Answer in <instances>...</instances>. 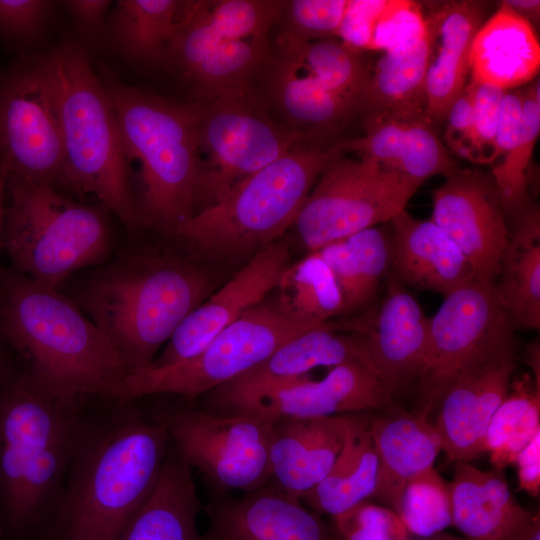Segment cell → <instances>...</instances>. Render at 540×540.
<instances>
[{"label":"cell","instance_id":"cell-1","mask_svg":"<svg viewBox=\"0 0 540 540\" xmlns=\"http://www.w3.org/2000/svg\"><path fill=\"white\" fill-rule=\"evenodd\" d=\"M0 292V325L43 394L115 398L132 373L106 334L57 289L12 275Z\"/></svg>","mask_w":540,"mask_h":540},{"label":"cell","instance_id":"cell-2","mask_svg":"<svg viewBox=\"0 0 540 540\" xmlns=\"http://www.w3.org/2000/svg\"><path fill=\"white\" fill-rule=\"evenodd\" d=\"M168 439L163 422L132 414L86 424L53 514L51 540H114L153 491Z\"/></svg>","mask_w":540,"mask_h":540},{"label":"cell","instance_id":"cell-3","mask_svg":"<svg viewBox=\"0 0 540 540\" xmlns=\"http://www.w3.org/2000/svg\"><path fill=\"white\" fill-rule=\"evenodd\" d=\"M59 120L60 184L96 197L128 227L140 221L114 109L87 48L66 39L42 54Z\"/></svg>","mask_w":540,"mask_h":540},{"label":"cell","instance_id":"cell-4","mask_svg":"<svg viewBox=\"0 0 540 540\" xmlns=\"http://www.w3.org/2000/svg\"><path fill=\"white\" fill-rule=\"evenodd\" d=\"M77 400L47 396L23 374L0 396V508L24 531L54 514L86 427Z\"/></svg>","mask_w":540,"mask_h":540},{"label":"cell","instance_id":"cell-5","mask_svg":"<svg viewBox=\"0 0 540 540\" xmlns=\"http://www.w3.org/2000/svg\"><path fill=\"white\" fill-rule=\"evenodd\" d=\"M128 168L138 165L141 222L172 231L194 215L198 109L106 76Z\"/></svg>","mask_w":540,"mask_h":540},{"label":"cell","instance_id":"cell-6","mask_svg":"<svg viewBox=\"0 0 540 540\" xmlns=\"http://www.w3.org/2000/svg\"><path fill=\"white\" fill-rule=\"evenodd\" d=\"M209 291L208 278L190 264L129 257L92 278L81 305L134 373L150 366L161 346Z\"/></svg>","mask_w":540,"mask_h":540},{"label":"cell","instance_id":"cell-7","mask_svg":"<svg viewBox=\"0 0 540 540\" xmlns=\"http://www.w3.org/2000/svg\"><path fill=\"white\" fill-rule=\"evenodd\" d=\"M342 140L295 145L170 232L210 253L267 247L292 226L328 164L345 153Z\"/></svg>","mask_w":540,"mask_h":540},{"label":"cell","instance_id":"cell-8","mask_svg":"<svg viewBox=\"0 0 540 540\" xmlns=\"http://www.w3.org/2000/svg\"><path fill=\"white\" fill-rule=\"evenodd\" d=\"M5 246L21 275L55 288L99 264L111 245L105 208L78 203L55 186L7 179Z\"/></svg>","mask_w":540,"mask_h":540},{"label":"cell","instance_id":"cell-9","mask_svg":"<svg viewBox=\"0 0 540 540\" xmlns=\"http://www.w3.org/2000/svg\"><path fill=\"white\" fill-rule=\"evenodd\" d=\"M195 103L198 109L195 205L201 200L206 203L203 208L221 200L239 182L295 145L315 142L270 116L254 93Z\"/></svg>","mask_w":540,"mask_h":540},{"label":"cell","instance_id":"cell-10","mask_svg":"<svg viewBox=\"0 0 540 540\" xmlns=\"http://www.w3.org/2000/svg\"><path fill=\"white\" fill-rule=\"evenodd\" d=\"M421 185L372 160L351 159L342 153L324 169L292 226L312 253L389 222L406 209Z\"/></svg>","mask_w":540,"mask_h":540},{"label":"cell","instance_id":"cell-11","mask_svg":"<svg viewBox=\"0 0 540 540\" xmlns=\"http://www.w3.org/2000/svg\"><path fill=\"white\" fill-rule=\"evenodd\" d=\"M307 329L289 320L268 296L221 331L194 357L162 368L130 374L115 399L152 394L196 397L257 366L279 347Z\"/></svg>","mask_w":540,"mask_h":540},{"label":"cell","instance_id":"cell-12","mask_svg":"<svg viewBox=\"0 0 540 540\" xmlns=\"http://www.w3.org/2000/svg\"><path fill=\"white\" fill-rule=\"evenodd\" d=\"M512 349L514 329L493 286L475 278L444 297L430 317L418 412L428 416L452 382Z\"/></svg>","mask_w":540,"mask_h":540},{"label":"cell","instance_id":"cell-13","mask_svg":"<svg viewBox=\"0 0 540 540\" xmlns=\"http://www.w3.org/2000/svg\"><path fill=\"white\" fill-rule=\"evenodd\" d=\"M0 168L6 179L60 185L62 138L42 54L0 73Z\"/></svg>","mask_w":540,"mask_h":540},{"label":"cell","instance_id":"cell-14","mask_svg":"<svg viewBox=\"0 0 540 540\" xmlns=\"http://www.w3.org/2000/svg\"><path fill=\"white\" fill-rule=\"evenodd\" d=\"M163 424L179 457L219 488L249 493L269 482L273 421L252 414L183 409Z\"/></svg>","mask_w":540,"mask_h":540},{"label":"cell","instance_id":"cell-15","mask_svg":"<svg viewBox=\"0 0 540 540\" xmlns=\"http://www.w3.org/2000/svg\"><path fill=\"white\" fill-rule=\"evenodd\" d=\"M253 93L275 120L315 142L344 139L351 124L361 123L359 108L330 92L283 41L271 44Z\"/></svg>","mask_w":540,"mask_h":540},{"label":"cell","instance_id":"cell-16","mask_svg":"<svg viewBox=\"0 0 540 540\" xmlns=\"http://www.w3.org/2000/svg\"><path fill=\"white\" fill-rule=\"evenodd\" d=\"M386 293L353 319L328 322L337 332L355 336L377 375L398 394L424 368L430 317L393 273L386 274Z\"/></svg>","mask_w":540,"mask_h":540},{"label":"cell","instance_id":"cell-17","mask_svg":"<svg viewBox=\"0 0 540 540\" xmlns=\"http://www.w3.org/2000/svg\"><path fill=\"white\" fill-rule=\"evenodd\" d=\"M432 201L431 220L461 250L476 278L494 287L509 230L491 175L459 168L433 191Z\"/></svg>","mask_w":540,"mask_h":540},{"label":"cell","instance_id":"cell-18","mask_svg":"<svg viewBox=\"0 0 540 540\" xmlns=\"http://www.w3.org/2000/svg\"><path fill=\"white\" fill-rule=\"evenodd\" d=\"M289 264L284 242L276 241L259 250L222 288L184 318L147 368H167L197 355L221 331L262 302Z\"/></svg>","mask_w":540,"mask_h":540},{"label":"cell","instance_id":"cell-19","mask_svg":"<svg viewBox=\"0 0 540 540\" xmlns=\"http://www.w3.org/2000/svg\"><path fill=\"white\" fill-rule=\"evenodd\" d=\"M396 393L360 361L332 367L321 380L304 378L241 403L226 414H252L271 421L283 418H316L391 405Z\"/></svg>","mask_w":540,"mask_h":540},{"label":"cell","instance_id":"cell-20","mask_svg":"<svg viewBox=\"0 0 540 540\" xmlns=\"http://www.w3.org/2000/svg\"><path fill=\"white\" fill-rule=\"evenodd\" d=\"M515 349L469 371L441 394L433 425L450 461L469 462L485 452L489 422L508 394Z\"/></svg>","mask_w":540,"mask_h":540},{"label":"cell","instance_id":"cell-21","mask_svg":"<svg viewBox=\"0 0 540 540\" xmlns=\"http://www.w3.org/2000/svg\"><path fill=\"white\" fill-rule=\"evenodd\" d=\"M348 361L373 369L356 337L334 331L327 322L293 337L257 366L217 387L215 403L226 414L243 402L309 377L314 368Z\"/></svg>","mask_w":540,"mask_h":540},{"label":"cell","instance_id":"cell-22","mask_svg":"<svg viewBox=\"0 0 540 540\" xmlns=\"http://www.w3.org/2000/svg\"><path fill=\"white\" fill-rule=\"evenodd\" d=\"M348 415L273 421L269 453L274 489L297 500L330 472L344 444Z\"/></svg>","mask_w":540,"mask_h":540},{"label":"cell","instance_id":"cell-23","mask_svg":"<svg viewBox=\"0 0 540 540\" xmlns=\"http://www.w3.org/2000/svg\"><path fill=\"white\" fill-rule=\"evenodd\" d=\"M388 223L390 271L406 288L444 297L476 278L461 250L431 219L420 220L406 209Z\"/></svg>","mask_w":540,"mask_h":540},{"label":"cell","instance_id":"cell-24","mask_svg":"<svg viewBox=\"0 0 540 540\" xmlns=\"http://www.w3.org/2000/svg\"><path fill=\"white\" fill-rule=\"evenodd\" d=\"M483 15L484 3L471 0L445 2L425 15L431 42L425 116L433 126L445 122L466 87L471 45Z\"/></svg>","mask_w":540,"mask_h":540},{"label":"cell","instance_id":"cell-25","mask_svg":"<svg viewBox=\"0 0 540 540\" xmlns=\"http://www.w3.org/2000/svg\"><path fill=\"white\" fill-rule=\"evenodd\" d=\"M362 128L361 136L342 140L345 152H355L420 184L460 168L426 116L377 118L364 122Z\"/></svg>","mask_w":540,"mask_h":540},{"label":"cell","instance_id":"cell-26","mask_svg":"<svg viewBox=\"0 0 540 540\" xmlns=\"http://www.w3.org/2000/svg\"><path fill=\"white\" fill-rule=\"evenodd\" d=\"M218 540H338L314 511L274 488H260L210 510Z\"/></svg>","mask_w":540,"mask_h":540},{"label":"cell","instance_id":"cell-27","mask_svg":"<svg viewBox=\"0 0 540 540\" xmlns=\"http://www.w3.org/2000/svg\"><path fill=\"white\" fill-rule=\"evenodd\" d=\"M370 431L378 460L372 498L394 511L406 483L433 467L442 450L440 438L420 412L371 418Z\"/></svg>","mask_w":540,"mask_h":540},{"label":"cell","instance_id":"cell-28","mask_svg":"<svg viewBox=\"0 0 540 540\" xmlns=\"http://www.w3.org/2000/svg\"><path fill=\"white\" fill-rule=\"evenodd\" d=\"M471 81L504 91L531 82L539 72L540 46L532 24L504 1L477 30L470 50Z\"/></svg>","mask_w":540,"mask_h":540},{"label":"cell","instance_id":"cell-29","mask_svg":"<svg viewBox=\"0 0 540 540\" xmlns=\"http://www.w3.org/2000/svg\"><path fill=\"white\" fill-rule=\"evenodd\" d=\"M449 486L452 526L464 540H507L530 512L515 499L501 470L457 462Z\"/></svg>","mask_w":540,"mask_h":540},{"label":"cell","instance_id":"cell-30","mask_svg":"<svg viewBox=\"0 0 540 540\" xmlns=\"http://www.w3.org/2000/svg\"><path fill=\"white\" fill-rule=\"evenodd\" d=\"M199 510L190 467L179 456L165 458L153 491L114 540H208Z\"/></svg>","mask_w":540,"mask_h":540},{"label":"cell","instance_id":"cell-31","mask_svg":"<svg viewBox=\"0 0 540 540\" xmlns=\"http://www.w3.org/2000/svg\"><path fill=\"white\" fill-rule=\"evenodd\" d=\"M494 292L514 330L540 328V212L532 204L514 223Z\"/></svg>","mask_w":540,"mask_h":540},{"label":"cell","instance_id":"cell-32","mask_svg":"<svg viewBox=\"0 0 540 540\" xmlns=\"http://www.w3.org/2000/svg\"><path fill=\"white\" fill-rule=\"evenodd\" d=\"M430 48L428 29L420 40L382 54L370 70L361 124L377 118L425 116Z\"/></svg>","mask_w":540,"mask_h":540},{"label":"cell","instance_id":"cell-33","mask_svg":"<svg viewBox=\"0 0 540 540\" xmlns=\"http://www.w3.org/2000/svg\"><path fill=\"white\" fill-rule=\"evenodd\" d=\"M371 418L348 415L343 447L327 476L302 498L317 514L332 518L373 497L378 460Z\"/></svg>","mask_w":540,"mask_h":540},{"label":"cell","instance_id":"cell-34","mask_svg":"<svg viewBox=\"0 0 540 540\" xmlns=\"http://www.w3.org/2000/svg\"><path fill=\"white\" fill-rule=\"evenodd\" d=\"M182 6L181 0H119L108 14L104 36L129 63L165 68Z\"/></svg>","mask_w":540,"mask_h":540},{"label":"cell","instance_id":"cell-35","mask_svg":"<svg viewBox=\"0 0 540 540\" xmlns=\"http://www.w3.org/2000/svg\"><path fill=\"white\" fill-rule=\"evenodd\" d=\"M315 253L334 275L343 299V313L362 312L374 303L380 281L390 270L389 228L382 224L364 229Z\"/></svg>","mask_w":540,"mask_h":540},{"label":"cell","instance_id":"cell-36","mask_svg":"<svg viewBox=\"0 0 540 540\" xmlns=\"http://www.w3.org/2000/svg\"><path fill=\"white\" fill-rule=\"evenodd\" d=\"M270 37L219 39L181 79L195 97L209 102L253 93L254 82L269 56Z\"/></svg>","mask_w":540,"mask_h":540},{"label":"cell","instance_id":"cell-37","mask_svg":"<svg viewBox=\"0 0 540 540\" xmlns=\"http://www.w3.org/2000/svg\"><path fill=\"white\" fill-rule=\"evenodd\" d=\"M273 300L292 322L314 329L343 314L341 291L328 265L315 252L281 273Z\"/></svg>","mask_w":540,"mask_h":540},{"label":"cell","instance_id":"cell-38","mask_svg":"<svg viewBox=\"0 0 540 540\" xmlns=\"http://www.w3.org/2000/svg\"><path fill=\"white\" fill-rule=\"evenodd\" d=\"M540 433V386L529 374L512 379L508 394L493 414L485 452L496 470L514 464L518 453Z\"/></svg>","mask_w":540,"mask_h":540},{"label":"cell","instance_id":"cell-39","mask_svg":"<svg viewBox=\"0 0 540 540\" xmlns=\"http://www.w3.org/2000/svg\"><path fill=\"white\" fill-rule=\"evenodd\" d=\"M522 124L519 135L503 160L492 166L495 183L505 215L514 223L533 204L528 193V172L540 132L539 80L522 90Z\"/></svg>","mask_w":540,"mask_h":540},{"label":"cell","instance_id":"cell-40","mask_svg":"<svg viewBox=\"0 0 540 540\" xmlns=\"http://www.w3.org/2000/svg\"><path fill=\"white\" fill-rule=\"evenodd\" d=\"M279 41L290 44L307 69L330 92L355 104L362 118L363 97L371 69L359 58L356 49L335 39Z\"/></svg>","mask_w":540,"mask_h":540},{"label":"cell","instance_id":"cell-41","mask_svg":"<svg viewBox=\"0 0 540 540\" xmlns=\"http://www.w3.org/2000/svg\"><path fill=\"white\" fill-rule=\"evenodd\" d=\"M412 536L434 537L452 526L449 483L432 467L404 486L394 510Z\"/></svg>","mask_w":540,"mask_h":540},{"label":"cell","instance_id":"cell-42","mask_svg":"<svg viewBox=\"0 0 540 540\" xmlns=\"http://www.w3.org/2000/svg\"><path fill=\"white\" fill-rule=\"evenodd\" d=\"M284 1H203L207 20L223 39L270 37Z\"/></svg>","mask_w":540,"mask_h":540},{"label":"cell","instance_id":"cell-43","mask_svg":"<svg viewBox=\"0 0 540 540\" xmlns=\"http://www.w3.org/2000/svg\"><path fill=\"white\" fill-rule=\"evenodd\" d=\"M346 0L284 1L275 25L278 40L310 42L338 37L348 8Z\"/></svg>","mask_w":540,"mask_h":540},{"label":"cell","instance_id":"cell-44","mask_svg":"<svg viewBox=\"0 0 540 540\" xmlns=\"http://www.w3.org/2000/svg\"><path fill=\"white\" fill-rule=\"evenodd\" d=\"M338 540H411V535L391 508L361 502L333 517Z\"/></svg>","mask_w":540,"mask_h":540},{"label":"cell","instance_id":"cell-45","mask_svg":"<svg viewBox=\"0 0 540 540\" xmlns=\"http://www.w3.org/2000/svg\"><path fill=\"white\" fill-rule=\"evenodd\" d=\"M420 5L407 0H388L372 39L371 50L392 51L412 44L427 33Z\"/></svg>","mask_w":540,"mask_h":540},{"label":"cell","instance_id":"cell-46","mask_svg":"<svg viewBox=\"0 0 540 540\" xmlns=\"http://www.w3.org/2000/svg\"><path fill=\"white\" fill-rule=\"evenodd\" d=\"M55 1L0 0V37L23 43L39 35L49 20Z\"/></svg>","mask_w":540,"mask_h":540},{"label":"cell","instance_id":"cell-47","mask_svg":"<svg viewBox=\"0 0 540 540\" xmlns=\"http://www.w3.org/2000/svg\"><path fill=\"white\" fill-rule=\"evenodd\" d=\"M474 107L475 143L478 164L498 159L496 132L504 90L489 84L470 81Z\"/></svg>","mask_w":540,"mask_h":540},{"label":"cell","instance_id":"cell-48","mask_svg":"<svg viewBox=\"0 0 540 540\" xmlns=\"http://www.w3.org/2000/svg\"><path fill=\"white\" fill-rule=\"evenodd\" d=\"M444 139L449 152L478 164L475 143L474 107L470 84L452 104L447 117Z\"/></svg>","mask_w":540,"mask_h":540},{"label":"cell","instance_id":"cell-49","mask_svg":"<svg viewBox=\"0 0 540 540\" xmlns=\"http://www.w3.org/2000/svg\"><path fill=\"white\" fill-rule=\"evenodd\" d=\"M388 0L349 1L338 37L354 49L371 50L372 39Z\"/></svg>","mask_w":540,"mask_h":540},{"label":"cell","instance_id":"cell-50","mask_svg":"<svg viewBox=\"0 0 540 540\" xmlns=\"http://www.w3.org/2000/svg\"><path fill=\"white\" fill-rule=\"evenodd\" d=\"M61 4L77 30L90 41L104 36L108 14L114 4L110 0H65Z\"/></svg>","mask_w":540,"mask_h":540},{"label":"cell","instance_id":"cell-51","mask_svg":"<svg viewBox=\"0 0 540 540\" xmlns=\"http://www.w3.org/2000/svg\"><path fill=\"white\" fill-rule=\"evenodd\" d=\"M522 90L505 91L500 104L496 132L498 158L504 156L514 145L522 124Z\"/></svg>","mask_w":540,"mask_h":540},{"label":"cell","instance_id":"cell-52","mask_svg":"<svg viewBox=\"0 0 540 540\" xmlns=\"http://www.w3.org/2000/svg\"><path fill=\"white\" fill-rule=\"evenodd\" d=\"M514 464L517 467L519 488L531 496L540 492V433L518 453Z\"/></svg>","mask_w":540,"mask_h":540},{"label":"cell","instance_id":"cell-53","mask_svg":"<svg viewBox=\"0 0 540 540\" xmlns=\"http://www.w3.org/2000/svg\"><path fill=\"white\" fill-rule=\"evenodd\" d=\"M507 540H540L539 512H529L512 531Z\"/></svg>","mask_w":540,"mask_h":540},{"label":"cell","instance_id":"cell-54","mask_svg":"<svg viewBox=\"0 0 540 540\" xmlns=\"http://www.w3.org/2000/svg\"><path fill=\"white\" fill-rule=\"evenodd\" d=\"M510 8L526 19L530 24L531 21L539 23L540 16V1L538 0H506L504 1Z\"/></svg>","mask_w":540,"mask_h":540},{"label":"cell","instance_id":"cell-55","mask_svg":"<svg viewBox=\"0 0 540 540\" xmlns=\"http://www.w3.org/2000/svg\"><path fill=\"white\" fill-rule=\"evenodd\" d=\"M527 363L531 367L534 373V381L537 385L540 386V368H539V357H540V348L538 340H534L527 347Z\"/></svg>","mask_w":540,"mask_h":540},{"label":"cell","instance_id":"cell-56","mask_svg":"<svg viewBox=\"0 0 540 540\" xmlns=\"http://www.w3.org/2000/svg\"><path fill=\"white\" fill-rule=\"evenodd\" d=\"M6 187H7L6 175L0 168V244L2 240L4 217H5V212H6L4 209V196H5V192L7 191Z\"/></svg>","mask_w":540,"mask_h":540},{"label":"cell","instance_id":"cell-57","mask_svg":"<svg viewBox=\"0 0 540 540\" xmlns=\"http://www.w3.org/2000/svg\"><path fill=\"white\" fill-rule=\"evenodd\" d=\"M437 537L433 538L432 540H463L461 538H457V537H454V536H451V535H444V536H439L436 535Z\"/></svg>","mask_w":540,"mask_h":540}]
</instances>
